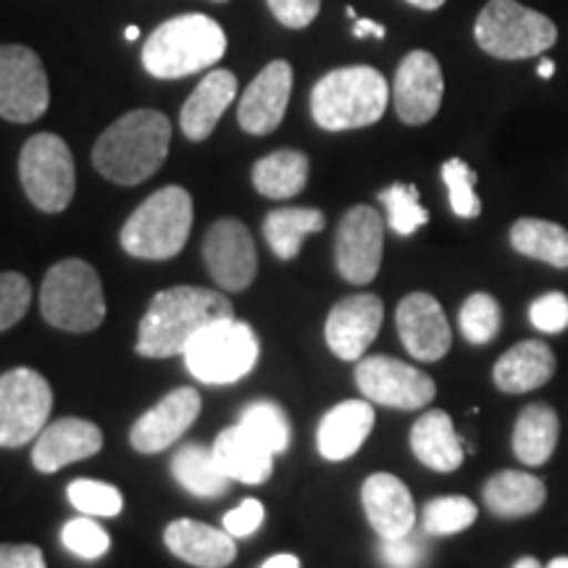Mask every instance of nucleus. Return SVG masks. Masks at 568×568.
Segmentation results:
<instances>
[{
	"instance_id": "f257e3e1",
	"label": "nucleus",
	"mask_w": 568,
	"mask_h": 568,
	"mask_svg": "<svg viewBox=\"0 0 568 568\" xmlns=\"http://www.w3.org/2000/svg\"><path fill=\"white\" fill-rule=\"evenodd\" d=\"M232 316V303L216 290L187 287V284L161 290L142 316L134 351L145 358L182 355L205 326Z\"/></svg>"
},
{
	"instance_id": "f03ea898",
	"label": "nucleus",
	"mask_w": 568,
	"mask_h": 568,
	"mask_svg": "<svg viewBox=\"0 0 568 568\" xmlns=\"http://www.w3.org/2000/svg\"><path fill=\"white\" fill-rule=\"evenodd\" d=\"M169 142L172 124L161 111H130L98 138L92 163L109 182L132 187L159 172L166 161Z\"/></svg>"
},
{
	"instance_id": "7ed1b4c3",
	"label": "nucleus",
	"mask_w": 568,
	"mask_h": 568,
	"mask_svg": "<svg viewBox=\"0 0 568 568\" xmlns=\"http://www.w3.org/2000/svg\"><path fill=\"white\" fill-rule=\"evenodd\" d=\"M226 34L205 13H184L155 27L142 45V67L159 80H182L224 59Z\"/></svg>"
},
{
	"instance_id": "20e7f679",
	"label": "nucleus",
	"mask_w": 568,
	"mask_h": 568,
	"mask_svg": "<svg viewBox=\"0 0 568 568\" xmlns=\"http://www.w3.org/2000/svg\"><path fill=\"white\" fill-rule=\"evenodd\" d=\"M389 84L372 67H343L324 74L311 92L314 122L326 132L372 126L385 116Z\"/></svg>"
},
{
	"instance_id": "39448f33",
	"label": "nucleus",
	"mask_w": 568,
	"mask_h": 568,
	"mask_svg": "<svg viewBox=\"0 0 568 568\" xmlns=\"http://www.w3.org/2000/svg\"><path fill=\"white\" fill-rule=\"evenodd\" d=\"M193 230V197L184 187L153 193L122 226V247L134 258L169 261L187 245Z\"/></svg>"
},
{
	"instance_id": "423d86ee",
	"label": "nucleus",
	"mask_w": 568,
	"mask_h": 568,
	"mask_svg": "<svg viewBox=\"0 0 568 568\" xmlns=\"http://www.w3.org/2000/svg\"><path fill=\"white\" fill-rule=\"evenodd\" d=\"M474 38L487 55L500 61H524L556 45V21L518 0H489L474 21Z\"/></svg>"
},
{
	"instance_id": "0eeeda50",
	"label": "nucleus",
	"mask_w": 568,
	"mask_h": 568,
	"mask_svg": "<svg viewBox=\"0 0 568 568\" xmlns=\"http://www.w3.org/2000/svg\"><path fill=\"white\" fill-rule=\"evenodd\" d=\"M45 322L63 332H92L103 324V284L95 268L82 258H67L45 274L40 290Z\"/></svg>"
},
{
	"instance_id": "6e6552de",
	"label": "nucleus",
	"mask_w": 568,
	"mask_h": 568,
	"mask_svg": "<svg viewBox=\"0 0 568 568\" xmlns=\"http://www.w3.org/2000/svg\"><path fill=\"white\" fill-rule=\"evenodd\" d=\"M258 337L245 322L222 318L205 326L182 353L187 372L203 385H234L258 364Z\"/></svg>"
},
{
	"instance_id": "1a4fd4ad",
	"label": "nucleus",
	"mask_w": 568,
	"mask_h": 568,
	"mask_svg": "<svg viewBox=\"0 0 568 568\" xmlns=\"http://www.w3.org/2000/svg\"><path fill=\"white\" fill-rule=\"evenodd\" d=\"M19 176L30 203L45 213H61L74 197V159L59 134L40 132L24 142Z\"/></svg>"
},
{
	"instance_id": "9d476101",
	"label": "nucleus",
	"mask_w": 568,
	"mask_h": 568,
	"mask_svg": "<svg viewBox=\"0 0 568 568\" xmlns=\"http://www.w3.org/2000/svg\"><path fill=\"white\" fill-rule=\"evenodd\" d=\"M53 389L32 368H11L0 376V447H21L45 429Z\"/></svg>"
},
{
	"instance_id": "9b49d317",
	"label": "nucleus",
	"mask_w": 568,
	"mask_h": 568,
	"mask_svg": "<svg viewBox=\"0 0 568 568\" xmlns=\"http://www.w3.org/2000/svg\"><path fill=\"white\" fill-rule=\"evenodd\" d=\"M355 385L374 406L397 410H418L429 406L437 395V385L429 374L393 355L361 358L355 366Z\"/></svg>"
},
{
	"instance_id": "f8f14e48",
	"label": "nucleus",
	"mask_w": 568,
	"mask_h": 568,
	"mask_svg": "<svg viewBox=\"0 0 568 568\" xmlns=\"http://www.w3.org/2000/svg\"><path fill=\"white\" fill-rule=\"evenodd\" d=\"M51 105V84L40 55L27 45H0V116L38 122Z\"/></svg>"
},
{
	"instance_id": "ddd939ff",
	"label": "nucleus",
	"mask_w": 568,
	"mask_h": 568,
	"mask_svg": "<svg viewBox=\"0 0 568 568\" xmlns=\"http://www.w3.org/2000/svg\"><path fill=\"white\" fill-rule=\"evenodd\" d=\"M385 253V222L372 205H355L343 216L335 240V264L343 280L368 284L379 274Z\"/></svg>"
},
{
	"instance_id": "4468645a",
	"label": "nucleus",
	"mask_w": 568,
	"mask_h": 568,
	"mask_svg": "<svg viewBox=\"0 0 568 568\" xmlns=\"http://www.w3.org/2000/svg\"><path fill=\"white\" fill-rule=\"evenodd\" d=\"M203 261L213 282L226 293H243L258 274V253L247 232L237 219H222L205 232Z\"/></svg>"
},
{
	"instance_id": "2eb2a0df",
	"label": "nucleus",
	"mask_w": 568,
	"mask_h": 568,
	"mask_svg": "<svg viewBox=\"0 0 568 568\" xmlns=\"http://www.w3.org/2000/svg\"><path fill=\"white\" fill-rule=\"evenodd\" d=\"M445 95V80L439 61L426 51H410L395 71L393 105L397 119L410 126H422L437 116Z\"/></svg>"
},
{
	"instance_id": "dca6fc26",
	"label": "nucleus",
	"mask_w": 568,
	"mask_h": 568,
	"mask_svg": "<svg viewBox=\"0 0 568 568\" xmlns=\"http://www.w3.org/2000/svg\"><path fill=\"white\" fill-rule=\"evenodd\" d=\"M382 318H385V303L382 297L361 293L343 297L335 308L329 311L324 324V337L329 351L339 361H361L368 345L374 343L382 329Z\"/></svg>"
},
{
	"instance_id": "f3484780",
	"label": "nucleus",
	"mask_w": 568,
	"mask_h": 568,
	"mask_svg": "<svg viewBox=\"0 0 568 568\" xmlns=\"http://www.w3.org/2000/svg\"><path fill=\"white\" fill-rule=\"evenodd\" d=\"M397 335L416 361L435 364L453 345V332L443 305L429 293H410L395 311Z\"/></svg>"
},
{
	"instance_id": "a211bd4d",
	"label": "nucleus",
	"mask_w": 568,
	"mask_h": 568,
	"mask_svg": "<svg viewBox=\"0 0 568 568\" xmlns=\"http://www.w3.org/2000/svg\"><path fill=\"white\" fill-rule=\"evenodd\" d=\"M201 416V395L193 387L172 389L163 400L140 416L130 432V443L142 456H153L172 447L195 418Z\"/></svg>"
},
{
	"instance_id": "6ab92c4d",
	"label": "nucleus",
	"mask_w": 568,
	"mask_h": 568,
	"mask_svg": "<svg viewBox=\"0 0 568 568\" xmlns=\"http://www.w3.org/2000/svg\"><path fill=\"white\" fill-rule=\"evenodd\" d=\"M293 92V67L272 61L247 84L237 105V122L247 134H272L282 124Z\"/></svg>"
},
{
	"instance_id": "aec40b11",
	"label": "nucleus",
	"mask_w": 568,
	"mask_h": 568,
	"mask_svg": "<svg viewBox=\"0 0 568 568\" xmlns=\"http://www.w3.org/2000/svg\"><path fill=\"white\" fill-rule=\"evenodd\" d=\"M103 447L101 426L88 418H59L48 424L32 447V464L42 474H55L63 466L98 456Z\"/></svg>"
},
{
	"instance_id": "412c9836",
	"label": "nucleus",
	"mask_w": 568,
	"mask_h": 568,
	"mask_svg": "<svg viewBox=\"0 0 568 568\" xmlns=\"http://www.w3.org/2000/svg\"><path fill=\"white\" fill-rule=\"evenodd\" d=\"M366 518L382 539L406 537L416 527V503L406 481L395 474H372L361 487Z\"/></svg>"
},
{
	"instance_id": "4be33fe9",
	"label": "nucleus",
	"mask_w": 568,
	"mask_h": 568,
	"mask_svg": "<svg viewBox=\"0 0 568 568\" xmlns=\"http://www.w3.org/2000/svg\"><path fill=\"white\" fill-rule=\"evenodd\" d=\"M163 542L184 564L197 568H226L237 558V545L226 529H213L193 518H176L163 531Z\"/></svg>"
},
{
	"instance_id": "5701e85b",
	"label": "nucleus",
	"mask_w": 568,
	"mask_h": 568,
	"mask_svg": "<svg viewBox=\"0 0 568 568\" xmlns=\"http://www.w3.org/2000/svg\"><path fill=\"white\" fill-rule=\"evenodd\" d=\"M376 422L372 400H343L326 410L316 429L318 453L326 460H347L364 447Z\"/></svg>"
},
{
	"instance_id": "b1692460",
	"label": "nucleus",
	"mask_w": 568,
	"mask_h": 568,
	"mask_svg": "<svg viewBox=\"0 0 568 568\" xmlns=\"http://www.w3.org/2000/svg\"><path fill=\"white\" fill-rule=\"evenodd\" d=\"M556 353L542 339H521L497 358L495 387L506 395H524L548 385L556 374Z\"/></svg>"
},
{
	"instance_id": "393cba45",
	"label": "nucleus",
	"mask_w": 568,
	"mask_h": 568,
	"mask_svg": "<svg viewBox=\"0 0 568 568\" xmlns=\"http://www.w3.org/2000/svg\"><path fill=\"white\" fill-rule=\"evenodd\" d=\"M234 95H237V77L226 69H213L203 77L193 95L187 98L180 111V126L184 138L193 142H203L216 130L219 119L230 109Z\"/></svg>"
},
{
	"instance_id": "a878e982",
	"label": "nucleus",
	"mask_w": 568,
	"mask_h": 568,
	"mask_svg": "<svg viewBox=\"0 0 568 568\" xmlns=\"http://www.w3.org/2000/svg\"><path fill=\"white\" fill-rule=\"evenodd\" d=\"M410 450L426 468L450 474L464 464V439L458 437L453 418L445 410H426L410 429Z\"/></svg>"
},
{
	"instance_id": "bb28decb",
	"label": "nucleus",
	"mask_w": 568,
	"mask_h": 568,
	"mask_svg": "<svg viewBox=\"0 0 568 568\" xmlns=\"http://www.w3.org/2000/svg\"><path fill=\"white\" fill-rule=\"evenodd\" d=\"M481 500L495 518L514 521L537 514L548 500V487L529 471H497L481 487Z\"/></svg>"
},
{
	"instance_id": "cd10ccee",
	"label": "nucleus",
	"mask_w": 568,
	"mask_h": 568,
	"mask_svg": "<svg viewBox=\"0 0 568 568\" xmlns=\"http://www.w3.org/2000/svg\"><path fill=\"white\" fill-rule=\"evenodd\" d=\"M213 456L226 477L245 485H264L274 471V453L247 435L243 426H230L216 437Z\"/></svg>"
},
{
	"instance_id": "c85d7f7f",
	"label": "nucleus",
	"mask_w": 568,
	"mask_h": 568,
	"mask_svg": "<svg viewBox=\"0 0 568 568\" xmlns=\"http://www.w3.org/2000/svg\"><path fill=\"white\" fill-rule=\"evenodd\" d=\"M560 437V418L548 403H531L518 414L514 426V456L524 466L548 464Z\"/></svg>"
},
{
	"instance_id": "c756f323",
	"label": "nucleus",
	"mask_w": 568,
	"mask_h": 568,
	"mask_svg": "<svg viewBox=\"0 0 568 568\" xmlns=\"http://www.w3.org/2000/svg\"><path fill=\"white\" fill-rule=\"evenodd\" d=\"M311 163L301 151H274L255 161L253 187L272 201H287L301 195L308 184Z\"/></svg>"
},
{
	"instance_id": "7c9ffc66",
	"label": "nucleus",
	"mask_w": 568,
	"mask_h": 568,
	"mask_svg": "<svg viewBox=\"0 0 568 568\" xmlns=\"http://www.w3.org/2000/svg\"><path fill=\"white\" fill-rule=\"evenodd\" d=\"M510 247L527 258L568 268V230L545 219H518L510 226Z\"/></svg>"
},
{
	"instance_id": "2f4dec72",
	"label": "nucleus",
	"mask_w": 568,
	"mask_h": 568,
	"mask_svg": "<svg viewBox=\"0 0 568 568\" xmlns=\"http://www.w3.org/2000/svg\"><path fill=\"white\" fill-rule=\"evenodd\" d=\"M326 226L324 213L318 209H276L266 216L264 237L280 261H293L301 253L308 234L322 232Z\"/></svg>"
},
{
	"instance_id": "473e14b6",
	"label": "nucleus",
	"mask_w": 568,
	"mask_h": 568,
	"mask_svg": "<svg viewBox=\"0 0 568 568\" xmlns=\"http://www.w3.org/2000/svg\"><path fill=\"white\" fill-rule=\"evenodd\" d=\"M172 474L195 497H219L230 487V477L219 468L213 447L184 445L172 458Z\"/></svg>"
},
{
	"instance_id": "72a5a7b5",
	"label": "nucleus",
	"mask_w": 568,
	"mask_h": 568,
	"mask_svg": "<svg viewBox=\"0 0 568 568\" xmlns=\"http://www.w3.org/2000/svg\"><path fill=\"white\" fill-rule=\"evenodd\" d=\"M477 516L479 508L474 500H468L464 495H445L426 503L422 514V527L432 537H450L466 531L477 521Z\"/></svg>"
},
{
	"instance_id": "f704fd0d",
	"label": "nucleus",
	"mask_w": 568,
	"mask_h": 568,
	"mask_svg": "<svg viewBox=\"0 0 568 568\" xmlns=\"http://www.w3.org/2000/svg\"><path fill=\"white\" fill-rule=\"evenodd\" d=\"M379 201L387 209V226L400 237H410V234L429 224V211L422 205L416 184H389L387 190L379 193Z\"/></svg>"
},
{
	"instance_id": "c9c22d12",
	"label": "nucleus",
	"mask_w": 568,
	"mask_h": 568,
	"mask_svg": "<svg viewBox=\"0 0 568 568\" xmlns=\"http://www.w3.org/2000/svg\"><path fill=\"white\" fill-rule=\"evenodd\" d=\"M240 426L247 432V435L258 439L261 445L268 447L274 456L287 450L290 437H293V429H290V418L284 410L276 406V403H251L243 414H240Z\"/></svg>"
},
{
	"instance_id": "e433bc0d",
	"label": "nucleus",
	"mask_w": 568,
	"mask_h": 568,
	"mask_svg": "<svg viewBox=\"0 0 568 568\" xmlns=\"http://www.w3.org/2000/svg\"><path fill=\"white\" fill-rule=\"evenodd\" d=\"M458 326L460 335L471 345H489L500 335L503 326V311L500 303L487 293L468 295L458 311Z\"/></svg>"
},
{
	"instance_id": "4c0bfd02",
	"label": "nucleus",
	"mask_w": 568,
	"mask_h": 568,
	"mask_svg": "<svg viewBox=\"0 0 568 568\" xmlns=\"http://www.w3.org/2000/svg\"><path fill=\"white\" fill-rule=\"evenodd\" d=\"M443 182L450 197V209L460 219H477L481 201L477 195V172L464 159H450L443 163Z\"/></svg>"
},
{
	"instance_id": "58836bf2",
	"label": "nucleus",
	"mask_w": 568,
	"mask_h": 568,
	"mask_svg": "<svg viewBox=\"0 0 568 568\" xmlns=\"http://www.w3.org/2000/svg\"><path fill=\"white\" fill-rule=\"evenodd\" d=\"M69 500L84 516L111 518L119 516L124 508V497L113 485L98 479H74L69 485Z\"/></svg>"
},
{
	"instance_id": "ea45409f",
	"label": "nucleus",
	"mask_w": 568,
	"mask_h": 568,
	"mask_svg": "<svg viewBox=\"0 0 568 568\" xmlns=\"http://www.w3.org/2000/svg\"><path fill=\"white\" fill-rule=\"evenodd\" d=\"M61 542L69 552H74V556H80L84 560L103 558L111 548L109 531H105L98 521H92V516L71 518L61 531Z\"/></svg>"
},
{
	"instance_id": "a19ab883",
	"label": "nucleus",
	"mask_w": 568,
	"mask_h": 568,
	"mask_svg": "<svg viewBox=\"0 0 568 568\" xmlns=\"http://www.w3.org/2000/svg\"><path fill=\"white\" fill-rule=\"evenodd\" d=\"M32 303V287L27 276L17 272L0 274V332L17 326L30 311Z\"/></svg>"
},
{
	"instance_id": "79ce46f5",
	"label": "nucleus",
	"mask_w": 568,
	"mask_h": 568,
	"mask_svg": "<svg viewBox=\"0 0 568 568\" xmlns=\"http://www.w3.org/2000/svg\"><path fill=\"white\" fill-rule=\"evenodd\" d=\"M529 322L542 335H560L568 329V297L564 293H545L529 305Z\"/></svg>"
},
{
	"instance_id": "37998d69",
	"label": "nucleus",
	"mask_w": 568,
	"mask_h": 568,
	"mask_svg": "<svg viewBox=\"0 0 568 568\" xmlns=\"http://www.w3.org/2000/svg\"><path fill=\"white\" fill-rule=\"evenodd\" d=\"M426 548L414 531L406 537L397 539H382L379 542V558L387 568H418L424 564Z\"/></svg>"
},
{
	"instance_id": "c03bdc74",
	"label": "nucleus",
	"mask_w": 568,
	"mask_h": 568,
	"mask_svg": "<svg viewBox=\"0 0 568 568\" xmlns=\"http://www.w3.org/2000/svg\"><path fill=\"white\" fill-rule=\"evenodd\" d=\"M274 19L290 30H303L322 11V0H266Z\"/></svg>"
},
{
	"instance_id": "a18cd8bd",
	"label": "nucleus",
	"mask_w": 568,
	"mask_h": 568,
	"mask_svg": "<svg viewBox=\"0 0 568 568\" xmlns=\"http://www.w3.org/2000/svg\"><path fill=\"white\" fill-rule=\"evenodd\" d=\"M266 510L261 506V500H243L237 508H232L230 514L224 516L222 527L230 531L232 537H251L258 531L261 524H264Z\"/></svg>"
},
{
	"instance_id": "49530a36",
	"label": "nucleus",
	"mask_w": 568,
	"mask_h": 568,
	"mask_svg": "<svg viewBox=\"0 0 568 568\" xmlns=\"http://www.w3.org/2000/svg\"><path fill=\"white\" fill-rule=\"evenodd\" d=\"M0 568H48L38 545H0Z\"/></svg>"
},
{
	"instance_id": "de8ad7c7",
	"label": "nucleus",
	"mask_w": 568,
	"mask_h": 568,
	"mask_svg": "<svg viewBox=\"0 0 568 568\" xmlns=\"http://www.w3.org/2000/svg\"><path fill=\"white\" fill-rule=\"evenodd\" d=\"M353 38H376V40H385L387 30L374 19H355L353 24Z\"/></svg>"
},
{
	"instance_id": "09e8293b",
	"label": "nucleus",
	"mask_w": 568,
	"mask_h": 568,
	"mask_svg": "<svg viewBox=\"0 0 568 568\" xmlns=\"http://www.w3.org/2000/svg\"><path fill=\"white\" fill-rule=\"evenodd\" d=\"M261 568H301V560H297L295 556H290V552H280V556L268 558Z\"/></svg>"
},
{
	"instance_id": "8fccbe9b",
	"label": "nucleus",
	"mask_w": 568,
	"mask_h": 568,
	"mask_svg": "<svg viewBox=\"0 0 568 568\" xmlns=\"http://www.w3.org/2000/svg\"><path fill=\"white\" fill-rule=\"evenodd\" d=\"M406 3L416 6V9H422V11H437V9H443L445 0H406Z\"/></svg>"
},
{
	"instance_id": "3c124183",
	"label": "nucleus",
	"mask_w": 568,
	"mask_h": 568,
	"mask_svg": "<svg viewBox=\"0 0 568 568\" xmlns=\"http://www.w3.org/2000/svg\"><path fill=\"white\" fill-rule=\"evenodd\" d=\"M537 74L539 77H542V80H550V77L552 74H556V63H552V61H548V59H545L542 63H539V67H537Z\"/></svg>"
},
{
	"instance_id": "603ef678",
	"label": "nucleus",
	"mask_w": 568,
	"mask_h": 568,
	"mask_svg": "<svg viewBox=\"0 0 568 568\" xmlns=\"http://www.w3.org/2000/svg\"><path fill=\"white\" fill-rule=\"evenodd\" d=\"M514 568H545V566L539 564L537 558H531V556H524V558H518V560H516Z\"/></svg>"
},
{
	"instance_id": "864d4df0",
	"label": "nucleus",
	"mask_w": 568,
	"mask_h": 568,
	"mask_svg": "<svg viewBox=\"0 0 568 568\" xmlns=\"http://www.w3.org/2000/svg\"><path fill=\"white\" fill-rule=\"evenodd\" d=\"M545 568H568V556H558V558H552L548 566Z\"/></svg>"
},
{
	"instance_id": "5fc2aeb1",
	"label": "nucleus",
	"mask_w": 568,
	"mask_h": 568,
	"mask_svg": "<svg viewBox=\"0 0 568 568\" xmlns=\"http://www.w3.org/2000/svg\"><path fill=\"white\" fill-rule=\"evenodd\" d=\"M124 38L126 40H130V42H134V40H140V27H126V30H124Z\"/></svg>"
},
{
	"instance_id": "6e6d98bb",
	"label": "nucleus",
	"mask_w": 568,
	"mask_h": 568,
	"mask_svg": "<svg viewBox=\"0 0 568 568\" xmlns=\"http://www.w3.org/2000/svg\"><path fill=\"white\" fill-rule=\"evenodd\" d=\"M213 3H226V0H213Z\"/></svg>"
}]
</instances>
